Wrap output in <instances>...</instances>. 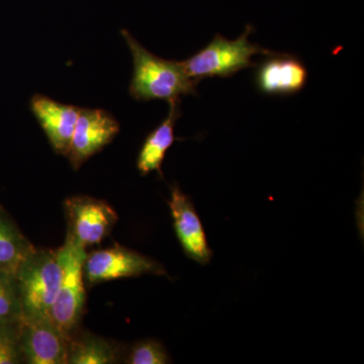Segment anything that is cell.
<instances>
[{"mask_svg":"<svg viewBox=\"0 0 364 364\" xmlns=\"http://www.w3.org/2000/svg\"><path fill=\"white\" fill-rule=\"evenodd\" d=\"M83 272L85 280L90 287L144 274L167 275L165 268L156 260L119 245L86 256Z\"/></svg>","mask_w":364,"mask_h":364,"instance_id":"cell-6","label":"cell"},{"mask_svg":"<svg viewBox=\"0 0 364 364\" xmlns=\"http://www.w3.org/2000/svg\"><path fill=\"white\" fill-rule=\"evenodd\" d=\"M21 322L0 328V364L25 363L21 348Z\"/></svg>","mask_w":364,"mask_h":364,"instance_id":"cell-17","label":"cell"},{"mask_svg":"<svg viewBox=\"0 0 364 364\" xmlns=\"http://www.w3.org/2000/svg\"><path fill=\"white\" fill-rule=\"evenodd\" d=\"M124 363L129 364H166L171 363L168 352L154 339H145L132 346Z\"/></svg>","mask_w":364,"mask_h":364,"instance_id":"cell-16","label":"cell"},{"mask_svg":"<svg viewBox=\"0 0 364 364\" xmlns=\"http://www.w3.org/2000/svg\"><path fill=\"white\" fill-rule=\"evenodd\" d=\"M31 109L48 136L53 150L66 157L80 107L61 104L45 95H37L31 100Z\"/></svg>","mask_w":364,"mask_h":364,"instance_id":"cell-11","label":"cell"},{"mask_svg":"<svg viewBox=\"0 0 364 364\" xmlns=\"http://www.w3.org/2000/svg\"><path fill=\"white\" fill-rule=\"evenodd\" d=\"M23 318L16 275L0 268V328L18 324Z\"/></svg>","mask_w":364,"mask_h":364,"instance_id":"cell-15","label":"cell"},{"mask_svg":"<svg viewBox=\"0 0 364 364\" xmlns=\"http://www.w3.org/2000/svg\"><path fill=\"white\" fill-rule=\"evenodd\" d=\"M253 31L252 26H246L240 37L234 41L218 33L210 44L179 64L196 85L203 79L231 77L244 69L256 67L253 56H268L274 52L249 42V36Z\"/></svg>","mask_w":364,"mask_h":364,"instance_id":"cell-3","label":"cell"},{"mask_svg":"<svg viewBox=\"0 0 364 364\" xmlns=\"http://www.w3.org/2000/svg\"><path fill=\"white\" fill-rule=\"evenodd\" d=\"M119 132V124L109 112L80 109L66 156L73 169L80 168L90 158L112 143Z\"/></svg>","mask_w":364,"mask_h":364,"instance_id":"cell-8","label":"cell"},{"mask_svg":"<svg viewBox=\"0 0 364 364\" xmlns=\"http://www.w3.org/2000/svg\"><path fill=\"white\" fill-rule=\"evenodd\" d=\"M20 341L26 363L67 364L70 339L48 315L21 318Z\"/></svg>","mask_w":364,"mask_h":364,"instance_id":"cell-7","label":"cell"},{"mask_svg":"<svg viewBox=\"0 0 364 364\" xmlns=\"http://www.w3.org/2000/svg\"><path fill=\"white\" fill-rule=\"evenodd\" d=\"M181 114V100L169 102L168 116L165 117L162 123L151 132L144 141L136 160V167L142 176H147L151 172L156 171L160 176H163V161L166 156L167 151L176 140L174 128Z\"/></svg>","mask_w":364,"mask_h":364,"instance_id":"cell-12","label":"cell"},{"mask_svg":"<svg viewBox=\"0 0 364 364\" xmlns=\"http://www.w3.org/2000/svg\"><path fill=\"white\" fill-rule=\"evenodd\" d=\"M62 274L58 249L33 247L26 254L14 272L23 318L48 315L58 294Z\"/></svg>","mask_w":364,"mask_h":364,"instance_id":"cell-2","label":"cell"},{"mask_svg":"<svg viewBox=\"0 0 364 364\" xmlns=\"http://www.w3.org/2000/svg\"><path fill=\"white\" fill-rule=\"evenodd\" d=\"M267 57L262 63L256 65L254 80L261 93L287 97L304 90L308 80V70L298 57L277 53Z\"/></svg>","mask_w":364,"mask_h":364,"instance_id":"cell-10","label":"cell"},{"mask_svg":"<svg viewBox=\"0 0 364 364\" xmlns=\"http://www.w3.org/2000/svg\"><path fill=\"white\" fill-rule=\"evenodd\" d=\"M58 250L63 274L58 294L48 316L70 339L77 333L85 313L86 291L83 268L87 253L86 249L67 240Z\"/></svg>","mask_w":364,"mask_h":364,"instance_id":"cell-4","label":"cell"},{"mask_svg":"<svg viewBox=\"0 0 364 364\" xmlns=\"http://www.w3.org/2000/svg\"><path fill=\"white\" fill-rule=\"evenodd\" d=\"M133 57L131 97L141 102L181 100L183 95H196V83L186 75L178 61L155 56L131 35L122 30Z\"/></svg>","mask_w":364,"mask_h":364,"instance_id":"cell-1","label":"cell"},{"mask_svg":"<svg viewBox=\"0 0 364 364\" xmlns=\"http://www.w3.org/2000/svg\"><path fill=\"white\" fill-rule=\"evenodd\" d=\"M67 220L66 240L81 248L100 244L111 234L117 222L116 210L105 200L75 196L64 203Z\"/></svg>","mask_w":364,"mask_h":364,"instance_id":"cell-5","label":"cell"},{"mask_svg":"<svg viewBox=\"0 0 364 364\" xmlns=\"http://www.w3.org/2000/svg\"><path fill=\"white\" fill-rule=\"evenodd\" d=\"M33 247L13 217L0 205V268L16 272Z\"/></svg>","mask_w":364,"mask_h":364,"instance_id":"cell-14","label":"cell"},{"mask_svg":"<svg viewBox=\"0 0 364 364\" xmlns=\"http://www.w3.org/2000/svg\"><path fill=\"white\" fill-rule=\"evenodd\" d=\"M168 203L173 228L184 254L191 260L207 265L212 260V249L193 200L174 184L170 188Z\"/></svg>","mask_w":364,"mask_h":364,"instance_id":"cell-9","label":"cell"},{"mask_svg":"<svg viewBox=\"0 0 364 364\" xmlns=\"http://www.w3.org/2000/svg\"><path fill=\"white\" fill-rule=\"evenodd\" d=\"M119 349L107 339L91 334L75 333L68 346L67 364H112L117 363Z\"/></svg>","mask_w":364,"mask_h":364,"instance_id":"cell-13","label":"cell"}]
</instances>
